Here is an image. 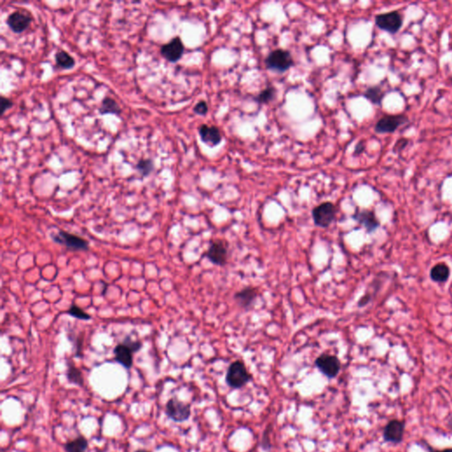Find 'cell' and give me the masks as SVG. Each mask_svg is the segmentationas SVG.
<instances>
[{
    "mask_svg": "<svg viewBox=\"0 0 452 452\" xmlns=\"http://www.w3.org/2000/svg\"><path fill=\"white\" fill-rule=\"evenodd\" d=\"M437 452H452V449H448V450H443V451H437Z\"/></svg>",
    "mask_w": 452,
    "mask_h": 452,
    "instance_id": "32",
    "label": "cell"
},
{
    "mask_svg": "<svg viewBox=\"0 0 452 452\" xmlns=\"http://www.w3.org/2000/svg\"><path fill=\"white\" fill-rule=\"evenodd\" d=\"M50 237L57 244L62 245L69 250L73 251H88L89 249V241L82 238L79 235L73 234L64 230H59L58 232L51 233Z\"/></svg>",
    "mask_w": 452,
    "mask_h": 452,
    "instance_id": "2",
    "label": "cell"
},
{
    "mask_svg": "<svg viewBox=\"0 0 452 452\" xmlns=\"http://www.w3.org/2000/svg\"><path fill=\"white\" fill-rule=\"evenodd\" d=\"M257 297L258 291L256 288L246 287L236 293L234 299L241 308L248 310L254 305Z\"/></svg>",
    "mask_w": 452,
    "mask_h": 452,
    "instance_id": "14",
    "label": "cell"
},
{
    "mask_svg": "<svg viewBox=\"0 0 452 452\" xmlns=\"http://www.w3.org/2000/svg\"><path fill=\"white\" fill-rule=\"evenodd\" d=\"M364 96L374 104L381 105L385 96V91L380 86L369 87L364 93Z\"/></svg>",
    "mask_w": 452,
    "mask_h": 452,
    "instance_id": "18",
    "label": "cell"
},
{
    "mask_svg": "<svg viewBox=\"0 0 452 452\" xmlns=\"http://www.w3.org/2000/svg\"><path fill=\"white\" fill-rule=\"evenodd\" d=\"M408 143H409V140L408 139H400V140L397 141L396 145L394 147V151L397 152L402 150V149L406 148V146L408 145Z\"/></svg>",
    "mask_w": 452,
    "mask_h": 452,
    "instance_id": "29",
    "label": "cell"
},
{
    "mask_svg": "<svg viewBox=\"0 0 452 452\" xmlns=\"http://www.w3.org/2000/svg\"><path fill=\"white\" fill-rule=\"evenodd\" d=\"M66 377H67V380L69 381V383H73V384H76L79 386H83V384H84V378H83L82 371L72 361L67 362Z\"/></svg>",
    "mask_w": 452,
    "mask_h": 452,
    "instance_id": "17",
    "label": "cell"
},
{
    "mask_svg": "<svg viewBox=\"0 0 452 452\" xmlns=\"http://www.w3.org/2000/svg\"><path fill=\"white\" fill-rule=\"evenodd\" d=\"M184 50H185V47L182 43L181 39L177 37L162 46L161 54L165 60H168L169 62L175 63L181 59Z\"/></svg>",
    "mask_w": 452,
    "mask_h": 452,
    "instance_id": "10",
    "label": "cell"
},
{
    "mask_svg": "<svg viewBox=\"0 0 452 452\" xmlns=\"http://www.w3.org/2000/svg\"><path fill=\"white\" fill-rule=\"evenodd\" d=\"M337 208L330 201L316 206L312 211L314 225L322 228L329 227L336 219Z\"/></svg>",
    "mask_w": 452,
    "mask_h": 452,
    "instance_id": "4",
    "label": "cell"
},
{
    "mask_svg": "<svg viewBox=\"0 0 452 452\" xmlns=\"http://www.w3.org/2000/svg\"><path fill=\"white\" fill-rule=\"evenodd\" d=\"M113 353H114V359L118 363L122 365L127 369L132 367L135 353L128 344H126L125 342L117 344L113 350Z\"/></svg>",
    "mask_w": 452,
    "mask_h": 452,
    "instance_id": "13",
    "label": "cell"
},
{
    "mask_svg": "<svg viewBox=\"0 0 452 452\" xmlns=\"http://www.w3.org/2000/svg\"><path fill=\"white\" fill-rule=\"evenodd\" d=\"M265 66L268 69L284 73L294 66V58L290 51L283 49L272 50L265 60Z\"/></svg>",
    "mask_w": 452,
    "mask_h": 452,
    "instance_id": "1",
    "label": "cell"
},
{
    "mask_svg": "<svg viewBox=\"0 0 452 452\" xmlns=\"http://www.w3.org/2000/svg\"><path fill=\"white\" fill-rule=\"evenodd\" d=\"M365 149H366V145H365V142H360L357 143V145L355 146V149H354V152H353V155L354 156H356V155H360L365 151Z\"/></svg>",
    "mask_w": 452,
    "mask_h": 452,
    "instance_id": "30",
    "label": "cell"
},
{
    "mask_svg": "<svg viewBox=\"0 0 452 452\" xmlns=\"http://www.w3.org/2000/svg\"><path fill=\"white\" fill-rule=\"evenodd\" d=\"M123 342H125L126 344H128L129 347H131V349L134 351V353H136L139 351L141 350V348L142 347V342H140V341H137V340L132 339V337H130V336H127V337H125V339Z\"/></svg>",
    "mask_w": 452,
    "mask_h": 452,
    "instance_id": "26",
    "label": "cell"
},
{
    "mask_svg": "<svg viewBox=\"0 0 452 452\" xmlns=\"http://www.w3.org/2000/svg\"><path fill=\"white\" fill-rule=\"evenodd\" d=\"M431 277L436 282H445L449 277V269L445 263H439L436 265L431 270Z\"/></svg>",
    "mask_w": 452,
    "mask_h": 452,
    "instance_id": "21",
    "label": "cell"
},
{
    "mask_svg": "<svg viewBox=\"0 0 452 452\" xmlns=\"http://www.w3.org/2000/svg\"><path fill=\"white\" fill-rule=\"evenodd\" d=\"M208 104L205 101H200L198 103L195 104V108H194V112L197 115L205 116L208 113Z\"/></svg>",
    "mask_w": 452,
    "mask_h": 452,
    "instance_id": "27",
    "label": "cell"
},
{
    "mask_svg": "<svg viewBox=\"0 0 452 452\" xmlns=\"http://www.w3.org/2000/svg\"><path fill=\"white\" fill-rule=\"evenodd\" d=\"M277 96V89L273 86L267 87L266 89L261 90V92L255 97V101L260 104L269 103L272 102Z\"/></svg>",
    "mask_w": 452,
    "mask_h": 452,
    "instance_id": "23",
    "label": "cell"
},
{
    "mask_svg": "<svg viewBox=\"0 0 452 452\" xmlns=\"http://www.w3.org/2000/svg\"><path fill=\"white\" fill-rule=\"evenodd\" d=\"M99 113L102 115L105 114H119L121 113V109L119 107V103L111 97H105L102 100V104L100 106Z\"/></svg>",
    "mask_w": 452,
    "mask_h": 452,
    "instance_id": "20",
    "label": "cell"
},
{
    "mask_svg": "<svg viewBox=\"0 0 452 452\" xmlns=\"http://www.w3.org/2000/svg\"><path fill=\"white\" fill-rule=\"evenodd\" d=\"M404 429H405V424L402 421L396 419L389 421L386 428L384 429L383 432L384 439L386 440L387 442H394V443L401 442L404 435Z\"/></svg>",
    "mask_w": 452,
    "mask_h": 452,
    "instance_id": "15",
    "label": "cell"
},
{
    "mask_svg": "<svg viewBox=\"0 0 452 452\" xmlns=\"http://www.w3.org/2000/svg\"><path fill=\"white\" fill-rule=\"evenodd\" d=\"M165 413L170 419L176 422H183L189 419L191 414L190 405L181 402L175 397L168 400L165 406Z\"/></svg>",
    "mask_w": 452,
    "mask_h": 452,
    "instance_id": "7",
    "label": "cell"
},
{
    "mask_svg": "<svg viewBox=\"0 0 452 452\" xmlns=\"http://www.w3.org/2000/svg\"><path fill=\"white\" fill-rule=\"evenodd\" d=\"M199 135L202 142L211 148L221 143V131L217 126L201 125L199 128Z\"/></svg>",
    "mask_w": 452,
    "mask_h": 452,
    "instance_id": "12",
    "label": "cell"
},
{
    "mask_svg": "<svg viewBox=\"0 0 452 452\" xmlns=\"http://www.w3.org/2000/svg\"><path fill=\"white\" fill-rule=\"evenodd\" d=\"M136 452H149L148 450H145V449H139V450H136Z\"/></svg>",
    "mask_w": 452,
    "mask_h": 452,
    "instance_id": "31",
    "label": "cell"
},
{
    "mask_svg": "<svg viewBox=\"0 0 452 452\" xmlns=\"http://www.w3.org/2000/svg\"><path fill=\"white\" fill-rule=\"evenodd\" d=\"M55 59L57 65L62 69H72L73 66H75V60L73 57L70 56L68 53L64 50L58 51Z\"/></svg>",
    "mask_w": 452,
    "mask_h": 452,
    "instance_id": "22",
    "label": "cell"
},
{
    "mask_svg": "<svg viewBox=\"0 0 452 452\" xmlns=\"http://www.w3.org/2000/svg\"><path fill=\"white\" fill-rule=\"evenodd\" d=\"M13 102L11 101L9 98H7V97H5V96H2L1 97V106H2V112H1V114L3 115L4 113H6L7 111L11 109L12 107H13Z\"/></svg>",
    "mask_w": 452,
    "mask_h": 452,
    "instance_id": "28",
    "label": "cell"
},
{
    "mask_svg": "<svg viewBox=\"0 0 452 452\" xmlns=\"http://www.w3.org/2000/svg\"><path fill=\"white\" fill-rule=\"evenodd\" d=\"M136 168L142 174V176L147 177L154 171L155 165L151 159H142L136 165Z\"/></svg>",
    "mask_w": 452,
    "mask_h": 452,
    "instance_id": "24",
    "label": "cell"
},
{
    "mask_svg": "<svg viewBox=\"0 0 452 452\" xmlns=\"http://www.w3.org/2000/svg\"><path fill=\"white\" fill-rule=\"evenodd\" d=\"M89 442L83 436H79L76 439L66 442L65 449L66 452H87Z\"/></svg>",
    "mask_w": 452,
    "mask_h": 452,
    "instance_id": "19",
    "label": "cell"
},
{
    "mask_svg": "<svg viewBox=\"0 0 452 452\" xmlns=\"http://www.w3.org/2000/svg\"><path fill=\"white\" fill-rule=\"evenodd\" d=\"M353 218H355L360 224L363 225L368 231H374L379 225L376 216L373 212L369 210L357 212Z\"/></svg>",
    "mask_w": 452,
    "mask_h": 452,
    "instance_id": "16",
    "label": "cell"
},
{
    "mask_svg": "<svg viewBox=\"0 0 452 452\" xmlns=\"http://www.w3.org/2000/svg\"><path fill=\"white\" fill-rule=\"evenodd\" d=\"M375 22L380 30L390 34H396L403 26V17L397 11L380 13L375 18Z\"/></svg>",
    "mask_w": 452,
    "mask_h": 452,
    "instance_id": "5",
    "label": "cell"
},
{
    "mask_svg": "<svg viewBox=\"0 0 452 452\" xmlns=\"http://www.w3.org/2000/svg\"><path fill=\"white\" fill-rule=\"evenodd\" d=\"M250 379L251 376L248 373V369L243 362L237 360L229 366L226 374V382L228 385L231 388L240 389L246 385Z\"/></svg>",
    "mask_w": 452,
    "mask_h": 452,
    "instance_id": "3",
    "label": "cell"
},
{
    "mask_svg": "<svg viewBox=\"0 0 452 452\" xmlns=\"http://www.w3.org/2000/svg\"><path fill=\"white\" fill-rule=\"evenodd\" d=\"M32 18L29 13L17 11L12 13L7 19V23L14 33H22L30 26Z\"/></svg>",
    "mask_w": 452,
    "mask_h": 452,
    "instance_id": "11",
    "label": "cell"
},
{
    "mask_svg": "<svg viewBox=\"0 0 452 452\" xmlns=\"http://www.w3.org/2000/svg\"><path fill=\"white\" fill-rule=\"evenodd\" d=\"M315 366L329 378H334L339 373L341 364L337 357L330 354H322L315 360Z\"/></svg>",
    "mask_w": 452,
    "mask_h": 452,
    "instance_id": "8",
    "label": "cell"
},
{
    "mask_svg": "<svg viewBox=\"0 0 452 452\" xmlns=\"http://www.w3.org/2000/svg\"><path fill=\"white\" fill-rule=\"evenodd\" d=\"M66 313L71 315V316L74 317L76 319H79V320L89 321L91 319V315L90 314L86 313L85 311L83 310V308L78 307L74 303L71 305V307H69V309L67 310Z\"/></svg>",
    "mask_w": 452,
    "mask_h": 452,
    "instance_id": "25",
    "label": "cell"
},
{
    "mask_svg": "<svg viewBox=\"0 0 452 452\" xmlns=\"http://www.w3.org/2000/svg\"><path fill=\"white\" fill-rule=\"evenodd\" d=\"M205 255L208 258V261L215 265L224 266L228 259L227 244L221 240L213 241L209 245V248Z\"/></svg>",
    "mask_w": 452,
    "mask_h": 452,
    "instance_id": "9",
    "label": "cell"
},
{
    "mask_svg": "<svg viewBox=\"0 0 452 452\" xmlns=\"http://www.w3.org/2000/svg\"><path fill=\"white\" fill-rule=\"evenodd\" d=\"M408 121V117L405 114L383 116L376 124L375 131L378 134H392Z\"/></svg>",
    "mask_w": 452,
    "mask_h": 452,
    "instance_id": "6",
    "label": "cell"
}]
</instances>
